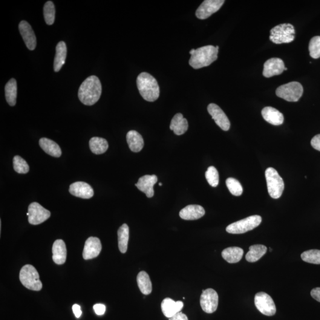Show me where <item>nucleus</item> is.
Returning <instances> with one entry per match:
<instances>
[{
    "label": "nucleus",
    "instance_id": "42",
    "mask_svg": "<svg viewBox=\"0 0 320 320\" xmlns=\"http://www.w3.org/2000/svg\"><path fill=\"white\" fill-rule=\"evenodd\" d=\"M169 320H189L186 314L182 313H178L174 317L170 318Z\"/></svg>",
    "mask_w": 320,
    "mask_h": 320
},
{
    "label": "nucleus",
    "instance_id": "46",
    "mask_svg": "<svg viewBox=\"0 0 320 320\" xmlns=\"http://www.w3.org/2000/svg\"><path fill=\"white\" fill-rule=\"evenodd\" d=\"M287 70H288L287 68L285 67V71H287Z\"/></svg>",
    "mask_w": 320,
    "mask_h": 320
},
{
    "label": "nucleus",
    "instance_id": "3",
    "mask_svg": "<svg viewBox=\"0 0 320 320\" xmlns=\"http://www.w3.org/2000/svg\"><path fill=\"white\" fill-rule=\"evenodd\" d=\"M218 46L207 45L198 48L191 55L189 65L196 70L207 67L218 59Z\"/></svg>",
    "mask_w": 320,
    "mask_h": 320
},
{
    "label": "nucleus",
    "instance_id": "31",
    "mask_svg": "<svg viewBox=\"0 0 320 320\" xmlns=\"http://www.w3.org/2000/svg\"><path fill=\"white\" fill-rule=\"evenodd\" d=\"M5 96L7 102L11 106L16 105L17 96V86L16 80L11 79L5 87Z\"/></svg>",
    "mask_w": 320,
    "mask_h": 320
},
{
    "label": "nucleus",
    "instance_id": "19",
    "mask_svg": "<svg viewBox=\"0 0 320 320\" xmlns=\"http://www.w3.org/2000/svg\"><path fill=\"white\" fill-rule=\"evenodd\" d=\"M205 210L204 207L198 204H190L180 210V217L184 220H197L204 217Z\"/></svg>",
    "mask_w": 320,
    "mask_h": 320
},
{
    "label": "nucleus",
    "instance_id": "24",
    "mask_svg": "<svg viewBox=\"0 0 320 320\" xmlns=\"http://www.w3.org/2000/svg\"><path fill=\"white\" fill-rule=\"evenodd\" d=\"M67 48L64 42L58 43L56 47V54L55 57L54 68V71L58 72L65 64L66 57H67Z\"/></svg>",
    "mask_w": 320,
    "mask_h": 320
},
{
    "label": "nucleus",
    "instance_id": "17",
    "mask_svg": "<svg viewBox=\"0 0 320 320\" xmlns=\"http://www.w3.org/2000/svg\"><path fill=\"white\" fill-rule=\"evenodd\" d=\"M158 178L155 175H145L141 177L135 184L137 188L145 194L147 198H151L154 195V186L157 182Z\"/></svg>",
    "mask_w": 320,
    "mask_h": 320
},
{
    "label": "nucleus",
    "instance_id": "32",
    "mask_svg": "<svg viewBox=\"0 0 320 320\" xmlns=\"http://www.w3.org/2000/svg\"><path fill=\"white\" fill-rule=\"evenodd\" d=\"M89 145L91 152L97 155L105 153L109 148L108 141L100 137L92 138L89 142Z\"/></svg>",
    "mask_w": 320,
    "mask_h": 320
},
{
    "label": "nucleus",
    "instance_id": "25",
    "mask_svg": "<svg viewBox=\"0 0 320 320\" xmlns=\"http://www.w3.org/2000/svg\"><path fill=\"white\" fill-rule=\"evenodd\" d=\"M126 140L132 151L138 152L142 150L144 145L143 138L137 131H129L126 135Z\"/></svg>",
    "mask_w": 320,
    "mask_h": 320
},
{
    "label": "nucleus",
    "instance_id": "34",
    "mask_svg": "<svg viewBox=\"0 0 320 320\" xmlns=\"http://www.w3.org/2000/svg\"><path fill=\"white\" fill-rule=\"evenodd\" d=\"M302 260L307 263L320 264V250H310L305 251L301 255Z\"/></svg>",
    "mask_w": 320,
    "mask_h": 320
},
{
    "label": "nucleus",
    "instance_id": "27",
    "mask_svg": "<svg viewBox=\"0 0 320 320\" xmlns=\"http://www.w3.org/2000/svg\"><path fill=\"white\" fill-rule=\"evenodd\" d=\"M244 255V250L238 247L227 248L222 252V256L224 260L230 263H238L241 260Z\"/></svg>",
    "mask_w": 320,
    "mask_h": 320
},
{
    "label": "nucleus",
    "instance_id": "37",
    "mask_svg": "<svg viewBox=\"0 0 320 320\" xmlns=\"http://www.w3.org/2000/svg\"><path fill=\"white\" fill-rule=\"evenodd\" d=\"M310 55L314 59L320 58V36H316L311 39L309 44Z\"/></svg>",
    "mask_w": 320,
    "mask_h": 320
},
{
    "label": "nucleus",
    "instance_id": "43",
    "mask_svg": "<svg viewBox=\"0 0 320 320\" xmlns=\"http://www.w3.org/2000/svg\"><path fill=\"white\" fill-rule=\"evenodd\" d=\"M73 311L76 318L79 319L82 316V311L79 305L74 304L73 306Z\"/></svg>",
    "mask_w": 320,
    "mask_h": 320
},
{
    "label": "nucleus",
    "instance_id": "10",
    "mask_svg": "<svg viewBox=\"0 0 320 320\" xmlns=\"http://www.w3.org/2000/svg\"><path fill=\"white\" fill-rule=\"evenodd\" d=\"M27 215L29 223L31 225H39L50 217L51 212L39 204L33 203L29 206Z\"/></svg>",
    "mask_w": 320,
    "mask_h": 320
},
{
    "label": "nucleus",
    "instance_id": "21",
    "mask_svg": "<svg viewBox=\"0 0 320 320\" xmlns=\"http://www.w3.org/2000/svg\"><path fill=\"white\" fill-rule=\"evenodd\" d=\"M263 119L273 125L279 126L284 122V115L272 107H266L262 111Z\"/></svg>",
    "mask_w": 320,
    "mask_h": 320
},
{
    "label": "nucleus",
    "instance_id": "13",
    "mask_svg": "<svg viewBox=\"0 0 320 320\" xmlns=\"http://www.w3.org/2000/svg\"><path fill=\"white\" fill-rule=\"evenodd\" d=\"M207 111L217 125L224 131H229L230 122L224 111L215 103H210L207 106Z\"/></svg>",
    "mask_w": 320,
    "mask_h": 320
},
{
    "label": "nucleus",
    "instance_id": "20",
    "mask_svg": "<svg viewBox=\"0 0 320 320\" xmlns=\"http://www.w3.org/2000/svg\"><path fill=\"white\" fill-rule=\"evenodd\" d=\"M183 302L178 301H175L172 299L167 298L161 302V310L167 318H171L182 310Z\"/></svg>",
    "mask_w": 320,
    "mask_h": 320
},
{
    "label": "nucleus",
    "instance_id": "41",
    "mask_svg": "<svg viewBox=\"0 0 320 320\" xmlns=\"http://www.w3.org/2000/svg\"><path fill=\"white\" fill-rule=\"evenodd\" d=\"M311 295L316 301L320 302V288H316L311 291Z\"/></svg>",
    "mask_w": 320,
    "mask_h": 320
},
{
    "label": "nucleus",
    "instance_id": "7",
    "mask_svg": "<svg viewBox=\"0 0 320 320\" xmlns=\"http://www.w3.org/2000/svg\"><path fill=\"white\" fill-rule=\"evenodd\" d=\"M303 92L304 88L301 84L293 82L279 86L276 89V94L277 96L288 102H296L300 99Z\"/></svg>",
    "mask_w": 320,
    "mask_h": 320
},
{
    "label": "nucleus",
    "instance_id": "28",
    "mask_svg": "<svg viewBox=\"0 0 320 320\" xmlns=\"http://www.w3.org/2000/svg\"><path fill=\"white\" fill-rule=\"evenodd\" d=\"M267 250V247L263 245H253L249 247V251L247 253L246 259L251 263L258 262L266 253Z\"/></svg>",
    "mask_w": 320,
    "mask_h": 320
},
{
    "label": "nucleus",
    "instance_id": "23",
    "mask_svg": "<svg viewBox=\"0 0 320 320\" xmlns=\"http://www.w3.org/2000/svg\"><path fill=\"white\" fill-rule=\"evenodd\" d=\"M188 122L181 114H177L173 117L170 123V128L176 135H181L185 133L188 129Z\"/></svg>",
    "mask_w": 320,
    "mask_h": 320
},
{
    "label": "nucleus",
    "instance_id": "39",
    "mask_svg": "<svg viewBox=\"0 0 320 320\" xmlns=\"http://www.w3.org/2000/svg\"><path fill=\"white\" fill-rule=\"evenodd\" d=\"M94 312L98 316H102L106 312V306L102 304H95L93 306Z\"/></svg>",
    "mask_w": 320,
    "mask_h": 320
},
{
    "label": "nucleus",
    "instance_id": "16",
    "mask_svg": "<svg viewBox=\"0 0 320 320\" xmlns=\"http://www.w3.org/2000/svg\"><path fill=\"white\" fill-rule=\"evenodd\" d=\"M19 29L26 45L29 50L33 51L36 47V37L32 28L28 22L24 20L20 23Z\"/></svg>",
    "mask_w": 320,
    "mask_h": 320
},
{
    "label": "nucleus",
    "instance_id": "36",
    "mask_svg": "<svg viewBox=\"0 0 320 320\" xmlns=\"http://www.w3.org/2000/svg\"><path fill=\"white\" fill-rule=\"evenodd\" d=\"M13 167L14 170L19 174H27L29 171V166L27 161L19 155H16L13 158Z\"/></svg>",
    "mask_w": 320,
    "mask_h": 320
},
{
    "label": "nucleus",
    "instance_id": "22",
    "mask_svg": "<svg viewBox=\"0 0 320 320\" xmlns=\"http://www.w3.org/2000/svg\"><path fill=\"white\" fill-rule=\"evenodd\" d=\"M53 259L57 264L65 263L67 259V248L64 241L57 240L54 242L53 247Z\"/></svg>",
    "mask_w": 320,
    "mask_h": 320
},
{
    "label": "nucleus",
    "instance_id": "44",
    "mask_svg": "<svg viewBox=\"0 0 320 320\" xmlns=\"http://www.w3.org/2000/svg\"><path fill=\"white\" fill-rule=\"evenodd\" d=\"M195 50H194V49H193V50H192L191 51H190L189 53H190V55H192L193 54H194L195 53Z\"/></svg>",
    "mask_w": 320,
    "mask_h": 320
},
{
    "label": "nucleus",
    "instance_id": "14",
    "mask_svg": "<svg viewBox=\"0 0 320 320\" xmlns=\"http://www.w3.org/2000/svg\"><path fill=\"white\" fill-rule=\"evenodd\" d=\"M102 246L99 238L89 237L86 240L84 247L83 257L85 260L96 258L102 251Z\"/></svg>",
    "mask_w": 320,
    "mask_h": 320
},
{
    "label": "nucleus",
    "instance_id": "33",
    "mask_svg": "<svg viewBox=\"0 0 320 320\" xmlns=\"http://www.w3.org/2000/svg\"><path fill=\"white\" fill-rule=\"evenodd\" d=\"M44 15L47 24L53 25L56 19V8L53 2L49 1L46 2L44 7Z\"/></svg>",
    "mask_w": 320,
    "mask_h": 320
},
{
    "label": "nucleus",
    "instance_id": "35",
    "mask_svg": "<svg viewBox=\"0 0 320 320\" xmlns=\"http://www.w3.org/2000/svg\"><path fill=\"white\" fill-rule=\"evenodd\" d=\"M226 185L231 194L235 197H240L243 194V187L239 181L236 180L235 178L232 177L227 178Z\"/></svg>",
    "mask_w": 320,
    "mask_h": 320
},
{
    "label": "nucleus",
    "instance_id": "26",
    "mask_svg": "<svg viewBox=\"0 0 320 320\" xmlns=\"http://www.w3.org/2000/svg\"><path fill=\"white\" fill-rule=\"evenodd\" d=\"M39 145L46 153L54 157H59L62 154L61 149L54 141L42 138L39 140Z\"/></svg>",
    "mask_w": 320,
    "mask_h": 320
},
{
    "label": "nucleus",
    "instance_id": "12",
    "mask_svg": "<svg viewBox=\"0 0 320 320\" xmlns=\"http://www.w3.org/2000/svg\"><path fill=\"white\" fill-rule=\"evenodd\" d=\"M224 0H205L196 11V16L201 20L206 19L217 12L224 4Z\"/></svg>",
    "mask_w": 320,
    "mask_h": 320
},
{
    "label": "nucleus",
    "instance_id": "6",
    "mask_svg": "<svg viewBox=\"0 0 320 320\" xmlns=\"http://www.w3.org/2000/svg\"><path fill=\"white\" fill-rule=\"evenodd\" d=\"M295 30L290 24L276 26L270 30L269 39L276 44H288L295 39Z\"/></svg>",
    "mask_w": 320,
    "mask_h": 320
},
{
    "label": "nucleus",
    "instance_id": "4",
    "mask_svg": "<svg viewBox=\"0 0 320 320\" xmlns=\"http://www.w3.org/2000/svg\"><path fill=\"white\" fill-rule=\"evenodd\" d=\"M20 281L28 290L39 291L42 290V284L35 267L30 264L25 265L20 272Z\"/></svg>",
    "mask_w": 320,
    "mask_h": 320
},
{
    "label": "nucleus",
    "instance_id": "9",
    "mask_svg": "<svg viewBox=\"0 0 320 320\" xmlns=\"http://www.w3.org/2000/svg\"><path fill=\"white\" fill-rule=\"evenodd\" d=\"M255 304L258 310L265 316H273L276 314L275 302L272 297L266 293L261 292L256 293Z\"/></svg>",
    "mask_w": 320,
    "mask_h": 320
},
{
    "label": "nucleus",
    "instance_id": "1",
    "mask_svg": "<svg viewBox=\"0 0 320 320\" xmlns=\"http://www.w3.org/2000/svg\"><path fill=\"white\" fill-rule=\"evenodd\" d=\"M102 87L96 76L87 78L80 86L78 96L84 105L92 106L98 102L102 94Z\"/></svg>",
    "mask_w": 320,
    "mask_h": 320
},
{
    "label": "nucleus",
    "instance_id": "40",
    "mask_svg": "<svg viewBox=\"0 0 320 320\" xmlns=\"http://www.w3.org/2000/svg\"><path fill=\"white\" fill-rule=\"evenodd\" d=\"M311 144L314 149L320 151V134L316 135L311 140Z\"/></svg>",
    "mask_w": 320,
    "mask_h": 320
},
{
    "label": "nucleus",
    "instance_id": "11",
    "mask_svg": "<svg viewBox=\"0 0 320 320\" xmlns=\"http://www.w3.org/2000/svg\"><path fill=\"white\" fill-rule=\"evenodd\" d=\"M200 304L202 309L208 314L214 313L218 305V295L214 290L208 288L203 291Z\"/></svg>",
    "mask_w": 320,
    "mask_h": 320
},
{
    "label": "nucleus",
    "instance_id": "8",
    "mask_svg": "<svg viewBox=\"0 0 320 320\" xmlns=\"http://www.w3.org/2000/svg\"><path fill=\"white\" fill-rule=\"evenodd\" d=\"M262 217L259 215H253L240 221L229 225L226 231L230 233H243L253 230L258 227L262 223Z\"/></svg>",
    "mask_w": 320,
    "mask_h": 320
},
{
    "label": "nucleus",
    "instance_id": "45",
    "mask_svg": "<svg viewBox=\"0 0 320 320\" xmlns=\"http://www.w3.org/2000/svg\"><path fill=\"white\" fill-rule=\"evenodd\" d=\"M162 185H163L162 183H159V186H162Z\"/></svg>",
    "mask_w": 320,
    "mask_h": 320
},
{
    "label": "nucleus",
    "instance_id": "38",
    "mask_svg": "<svg viewBox=\"0 0 320 320\" xmlns=\"http://www.w3.org/2000/svg\"><path fill=\"white\" fill-rule=\"evenodd\" d=\"M207 182L213 187H217L219 184V174L215 167L210 166L205 173Z\"/></svg>",
    "mask_w": 320,
    "mask_h": 320
},
{
    "label": "nucleus",
    "instance_id": "30",
    "mask_svg": "<svg viewBox=\"0 0 320 320\" xmlns=\"http://www.w3.org/2000/svg\"><path fill=\"white\" fill-rule=\"evenodd\" d=\"M137 281L138 286L144 295H149L151 293L152 283L148 273L141 271L138 273Z\"/></svg>",
    "mask_w": 320,
    "mask_h": 320
},
{
    "label": "nucleus",
    "instance_id": "29",
    "mask_svg": "<svg viewBox=\"0 0 320 320\" xmlns=\"http://www.w3.org/2000/svg\"><path fill=\"white\" fill-rule=\"evenodd\" d=\"M118 246L120 252L125 253L128 249L129 238V229L128 225L124 224L119 228L117 232Z\"/></svg>",
    "mask_w": 320,
    "mask_h": 320
},
{
    "label": "nucleus",
    "instance_id": "2",
    "mask_svg": "<svg viewBox=\"0 0 320 320\" xmlns=\"http://www.w3.org/2000/svg\"><path fill=\"white\" fill-rule=\"evenodd\" d=\"M137 85L141 96L149 102H154L160 96V87L157 81L151 74L141 73L137 77Z\"/></svg>",
    "mask_w": 320,
    "mask_h": 320
},
{
    "label": "nucleus",
    "instance_id": "5",
    "mask_svg": "<svg viewBox=\"0 0 320 320\" xmlns=\"http://www.w3.org/2000/svg\"><path fill=\"white\" fill-rule=\"evenodd\" d=\"M267 190L271 198H281L284 190L285 184L283 179L278 172L272 167L267 168L265 172Z\"/></svg>",
    "mask_w": 320,
    "mask_h": 320
},
{
    "label": "nucleus",
    "instance_id": "15",
    "mask_svg": "<svg viewBox=\"0 0 320 320\" xmlns=\"http://www.w3.org/2000/svg\"><path fill=\"white\" fill-rule=\"evenodd\" d=\"M285 63L281 59L273 58L268 59L264 64L263 74L266 78H270L281 74L285 71Z\"/></svg>",
    "mask_w": 320,
    "mask_h": 320
},
{
    "label": "nucleus",
    "instance_id": "18",
    "mask_svg": "<svg viewBox=\"0 0 320 320\" xmlns=\"http://www.w3.org/2000/svg\"><path fill=\"white\" fill-rule=\"evenodd\" d=\"M69 191L74 197L82 199H90L94 195L93 189L90 184L83 181H77L71 184Z\"/></svg>",
    "mask_w": 320,
    "mask_h": 320
}]
</instances>
